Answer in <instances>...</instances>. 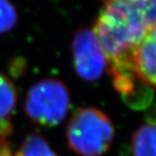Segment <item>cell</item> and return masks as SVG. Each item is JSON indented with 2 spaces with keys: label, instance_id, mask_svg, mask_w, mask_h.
<instances>
[{
  "label": "cell",
  "instance_id": "6da1fadb",
  "mask_svg": "<svg viewBox=\"0 0 156 156\" xmlns=\"http://www.w3.org/2000/svg\"><path fill=\"white\" fill-rule=\"evenodd\" d=\"M156 0H108L93 31L105 53L107 64L125 60L155 28Z\"/></svg>",
  "mask_w": 156,
  "mask_h": 156
},
{
  "label": "cell",
  "instance_id": "7a4b0ae2",
  "mask_svg": "<svg viewBox=\"0 0 156 156\" xmlns=\"http://www.w3.org/2000/svg\"><path fill=\"white\" fill-rule=\"evenodd\" d=\"M69 147L81 156H102L111 147L115 128L98 108L82 107L71 117L66 130Z\"/></svg>",
  "mask_w": 156,
  "mask_h": 156
},
{
  "label": "cell",
  "instance_id": "3957f363",
  "mask_svg": "<svg viewBox=\"0 0 156 156\" xmlns=\"http://www.w3.org/2000/svg\"><path fill=\"white\" fill-rule=\"evenodd\" d=\"M24 106L26 114L35 123L57 126L65 119L70 110V91L62 81L46 78L30 87Z\"/></svg>",
  "mask_w": 156,
  "mask_h": 156
},
{
  "label": "cell",
  "instance_id": "277c9868",
  "mask_svg": "<svg viewBox=\"0 0 156 156\" xmlns=\"http://www.w3.org/2000/svg\"><path fill=\"white\" fill-rule=\"evenodd\" d=\"M73 68L86 81H96L107 69V58L92 28L81 27L72 42Z\"/></svg>",
  "mask_w": 156,
  "mask_h": 156
},
{
  "label": "cell",
  "instance_id": "5b68a950",
  "mask_svg": "<svg viewBox=\"0 0 156 156\" xmlns=\"http://www.w3.org/2000/svg\"><path fill=\"white\" fill-rule=\"evenodd\" d=\"M156 29L151 30L133 50L128 59L117 68L125 69L146 90H153L156 77Z\"/></svg>",
  "mask_w": 156,
  "mask_h": 156
},
{
  "label": "cell",
  "instance_id": "8992f818",
  "mask_svg": "<svg viewBox=\"0 0 156 156\" xmlns=\"http://www.w3.org/2000/svg\"><path fill=\"white\" fill-rule=\"evenodd\" d=\"M133 156H155V125L146 122L133 133L132 138Z\"/></svg>",
  "mask_w": 156,
  "mask_h": 156
},
{
  "label": "cell",
  "instance_id": "52a82bcc",
  "mask_svg": "<svg viewBox=\"0 0 156 156\" xmlns=\"http://www.w3.org/2000/svg\"><path fill=\"white\" fill-rule=\"evenodd\" d=\"M18 94L13 82L0 73V121H4L16 107Z\"/></svg>",
  "mask_w": 156,
  "mask_h": 156
},
{
  "label": "cell",
  "instance_id": "ba28073f",
  "mask_svg": "<svg viewBox=\"0 0 156 156\" xmlns=\"http://www.w3.org/2000/svg\"><path fill=\"white\" fill-rule=\"evenodd\" d=\"M15 156H58L47 141L38 133H30L22 144Z\"/></svg>",
  "mask_w": 156,
  "mask_h": 156
},
{
  "label": "cell",
  "instance_id": "9c48e42d",
  "mask_svg": "<svg viewBox=\"0 0 156 156\" xmlns=\"http://www.w3.org/2000/svg\"><path fill=\"white\" fill-rule=\"evenodd\" d=\"M18 23L15 7L9 0H0V34L12 31Z\"/></svg>",
  "mask_w": 156,
  "mask_h": 156
},
{
  "label": "cell",
  "instance_id": "30bf717a",
  "mask_svg": "<svg viewBox=\"0 0 156 156\" xmlns=\"http://www.w3.org/2000/svg\"><path fill=\"white\" fill-rule=\"evenodd\" d=\"M0 156H12V151L8 148L4 139L0 141Z\"/></svg>",
  "mask_w": 156,
  "mask_h": 156
},
{
  "label": "cell",
  "instance_id": "8fae6325",
  "mask_svg": "<svg viewBox=\"0 0 156 156\" xmlns=\"http://www.w3.org/2000/svg\"><path fill=\"white\" fill-rule=\"evenodd\" d=\"M104 1H108V0H104Z\"/></svg>",
  "mask_w": 156,
  "mask_h": 156
}]
</instances>
